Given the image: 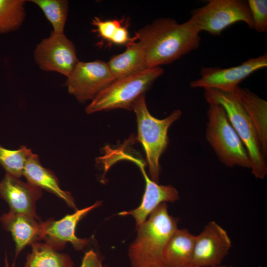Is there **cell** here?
<instances>
[{"mask_svg": "<svg viewBox=\"0 0 267 267\" xmlns=\"http://www.w3.org/2000/svg\"><path fill=\"white\" fill-rule=\"evenodd\" d=\"M102 204L97 201L90 206L77 210L72 214H68L61 219L55 221L50 218L41 222V240L56 251L63 249L68 242H70L74 249L81 250L87 246L89 239L78 237L75 230L78 222L90 211Z\"/></svg>", "mask_w": 267, "mask_h": 267, "instance_id": "cell-12", "label": "cell"}, {"mask_svg": "<svg viewBox=\"0 0 267 267\" xmlns=\"http://www.w3.org/2000/svg\"><path fill=\"white\" fill-rule=\"evenodd\" d=\"M161 67L148 68L136 74L115 80L86 108L88 114L115 109L133 110L135 101L163 73Z\"/></svg>", "mask_w": 267, "mask_h": 267, "instance_id": "cell-6", "label": "cell"}, {"mask_svg": "<svg viewBox=\"0 0 267 267\" xmlns=\"http://www.w3.org/2000/svg\"><path fill=\"white\" fill-rule=\"evenodd\" d=\"M243 106L253 121L259 137L262 148L267 155V102L255 93L239 86L231 91Z\"/></svg>", "mask_w": 267, "mask_h": 267, "instance_id": "cell-18", "label": "cell"}, {"mask_svg": "<svg viewBox=\"0 0 267 267\" xmlns=\"http://www.w3.org/2000/svg\"><path fill=\"white\" fill-rule=\"evenodd\" d=\"M247 3L251 12L253 30L259 33L267 31V0H248Z\"/></svg>", "mask_w": 267, "mask_h": 267, "instance_id": "cell-24", "label": "cell"}, {"mask_svg": "<svg viewBox=\"0 0 267 267\" xmlns=\"http://www.w3.org/2000/svg\"><path fill=\"white\" fill-rule=\"evenodd\" d=\"M179 220L170 215L166 203L159 205L136 228L137 236L129 249L131 267H165L163 253Z\"/></svg>", "mask_w": 267, "mask_h": 267, "instance_id": "cell-2", "label": "cell"}, {"mask_svg": "<svg viewBox=\"0 0 267 267\" xmlns=\"http://www.w3.org/2000/svg\"><path fill=\"white\" fill-rule=\"evenodd\" d=\"M200 33L190 18L182 23L160 18L138 30L134 38L142 47L148 69L170 64L198 48Z\"/></svg>", "mask_w": 267, "mask_h": 267, "instance_id": "cell-1", "label": "cell"}, {"mask_svg": "<svg viewBox=\"0 0 267 267\" xmlns=\"http://www.w3.org/2000/svg\"><path fill=\"white\" fill-rule=\"evenodd\" d=\"M23 267H73L74 263L67 254L54 250L46 244L36 242L31 245Z\"/></svg>", "mask_w": 267, "mask_h": 267, "instance_id": "cell-20", "label": "cell"}, {"mask_svg": "<svg viewBox=\"0 0 267 267\" xmlns=\"http://www.w3.org/2000/svg\"><path fill=\"white\" fill-rule=\"evenodd\" d=\"M231 246L227 231L215 221H210L196 235L191 265L199 267L221 266Z\"/></svg>", "mask_w": 267, "mask_h": 267, "instance_id": "cell-11", "label": "cell"}, {"mask_svg": "<svg viewBox=\"0 0 267 267\" xmlns=\"http://www.w3.org/2000/svg\"><path fill=\"white\" fill-rule=\"evenodd\" d=\"M228 267H233V266H228Z\"/></svg>", "mask_w": 267, "mask_h": 267, "instance_id": "cell-30", "label": "cell"}, {"mask_svg": "<svg viewBox=\"0 0 267 267\" xmlns=\"http://www.w3.org/2000/svg\"><path fill=\"white\" fill-rule=\"evenodd\" d=\"M206 138L221 162L228 167L250 169L246 149L229 122L223 108L209 104Z\"/></svg>", "mask_w": 267, "mask_h": 267, "instance_id": "cell-5", "label": "cell"}, {"mask_svg": "<svg viewBox=\"0 0 267 267\" xmlns=\"http://www.w3.org/2000/svg\"><path fill=\"white\" fill-rule=\"evenodd\" d=\"M0 221L15 242V258L26 246L41 240V221L31 216L9 211L0 217Z\"/></svg>", "mask_w": 267, "mask_h": 267, "instance_id": "cell-15", "label": "cell"}, {"mask_svg": "<svg viewBox=\"0 0 267 267\" xmlns=\"http://www.w3.org/2000/svg\"><path fill=\"white\" fill-rule=\"evenodd\" d=\"M115 80L107 63L79 61L67 77L65 86L70 94L85 102L92 100Z\"/></svg>", "mask_w": 267, "mask_h": 267, "instance_id": "cell-8", "label": "cell"}, {"mask_svg": "<svg viewBox=\"0 0 267 267\" xmlns=\"http://www.w3.org/2000/svg\"><path fill=\"white\" fill-rule=\"evenodd\" d=\"M196 235L186 228H178L169 239L164 251L165 267L191 265Z\"/></svg>", "mask_w": 267, "mask_h": 267, "instance_id": "cell-17", "label": "cell"}, {"mask_svg": "<svg viewBox=\"0 0 267 267\" xmlns=\"http://www.w3.org/2000/svg\"><path fill=\"white\" fill-rule=\"evenodd\" d=\"M25 0H0V34L18 30L26 17Z\"/></svg>", "mask_w": 267, "mask_h": 267, "instance_id": "cell-21", "label": "cell"}, {"mask_svg": "<svg viewBox=\"0 0 267 267\" xmlns=\"http://www.w3.org/2000/svg\"><path fill=\"white\" fill-rule=\"evenodd\" d=\"M267 67L266 53L229 68L203 67L200 70V78L191 81L190 86L231 92L251 74Z\"/></svg>", "mask_w": 267, "mask_h": 267, "instance_id": "cell-10", "label": "cell"}, {"mask_svg": "<svg viewBox=\"0 0 267 267\" xmlns=\"http://www.w3.org/2000/svg\"><path fill=\"white\" fill-rule=\"evenodd\" d=\"M135 39L128 43L126 50L112 57L107 63L116 80L126 78L147 69L145 55L140 43Z\"/></svg>", "mask_w": 267, "mask_h": 267, "instance_id": "cell-19", "label": "cell"}, {"mask_svg": "<svg viewBox=\"0 0 267 267\" xmlns=\"http://www.w3.org/2000/svg\"><path fill=\"white\" fill-rule=\"evenodd\" d=\"M80 267H102V266L98 255L91 250L86 254Z\"/></svg>", "mask_w": 267, "mask_h": 267, "instance_id": "cell-27", "label": "cell"}, {"mask_svg": "<svg viewBox=\"0 0 267 267\" xmlns=\"http://www.w3.org/2000/svg\"><path fill=\"white\" fill-rule=\"evenodd\" d=\"M32 154L31 149L24 145L16 150H10L0 145V166L6 174L20 178L23 176L25 164Z\"/></svg>", "mask_w": 267, "mask_h": 267, "instance_id": "cell-23", "label": "cell"}, {"mask_svg": "<svg viewBox=\"0 0 267 267\" xmlns=\"http://www.w3.org/2000/svg\"><path fill=\"white\" fill-rule=\"evenodd\" d=\"M204 96L209 104L222 106L232 126L247 151L250 169L255 178L264 179L267 175V165L255 125L246 110L231 92L205 89Z\"/></svg>", "mask_w": 267, "mask_h": 267, "instance_id": "cell-3", "label": "cell"}, {"mask_svg": "<svg viewBox=\"0 0 267 267\" xmlns=\"http://www.w3.org/2000/svg\"><path fill=\"white\" fill-rule=\"evenodd\" d=\"M91 23L96 28L95 31L98 35L110 42L119 28L122 26L121 20L103 21L98 17L93 18Z\"/></svg>", "mask_w": 267, "mask_h": 267, "instance_id": "cell-25", "label": "cell"}, {"mask_svg": "<svg viewBox=\"0 0 267 267\" xmlns=\"http://www.w3.org/2000/svg\"><path fill=\"white\" fill-rule=\"evenodd\" d=\"M38 5L51 23L54 34H64L66 22L69 1L66 0H32Z\"/></svg>", "mask_w": 267, "mask_h": 267, "instance_id": "cell-22", "label": "cell"}, {"mask_svg": "<svg viewBox=\"0 0 267 267\" xmlns=\"http://www.w3.org/2000/svg\"><path fill=\"white\" fill-rule=\"evenodd\" d=\"M196 267V266H191V265H190V266H187V267ZM228 267V266H226L225 265H221V266H217V267Z\"/></svg>", "mask_w": 267, "mask_h": 267, "instance_id": "cell-29", "label": "cell"}, {"mask_svg": "<svg viewBox=\"0 0 267 267\" xmlns=\"http://www.w3.org/2000/svg\"><path fill=\"white\" fill-rule=\"evenodd\" d=\"M36 63L44 71H52L67 77L79 62L74 43L64 34L52 33L43 39L34 51Z\"/></svg>", "mask_w": 267, "mask_h": 267, "instance_id": "cell-9", "label": "cell"}, {"mask_svg": "<svg viewBox=\"0 0 267 267\" xmlns=\"http://www.w3.org/2000/svg\"><path fill=\"white\" fill-rule=\"evenodd\" d=\"M133 40V38L129 37L126 27L122 25L119 28L110 42L119 45L127 44Z\"/></svg>", "mask_w": 267, "mask_h": 267, "instance_id": "cell-26", "label": "cell"}, {"mask_svg": "<svg viewBox=\"0 0 267 267\" xmlns=\"http://www.w3.org/2000/svg\"><path fill=\"white\" fill-rule=\"evenodd\" d=\"M4 267H10L9 264L7 256L6 255H5V258H4Z\"/></svg>", "mask_w": 267, "mask_h": 267, "instance_id": "cell-28", "label": "cell"}, {"mask_svg": "<svg viewBox=\"0 0 267 267\" xmlns=\"http://www.w3.org/2000/svg\"><path fill=\"white\" fill-rule=\"evenodd\" d=\"M133 110L136 117L137 138L145 152L150 179L158 183L161 171L160 158L169 143L168 131L170 127L180 118L181 112L179 110H175L163 119H157L148 110L145 94L135 101Z\"/></svg>", "mask_w": 267, "mask_h": 267, "instance_id": "cell-4", "label": "cell"}, {"mask_svg": "<svg viewBox=\"0 0 267 267\" xmlns=\"http://www.w3.org/2000/svg\"><path fill=\"white\" fill-rule=\"evenodd\" d=\"M191 19L201 32L220 35L226 28L238 22L251 29L253 24L247 1L242 0H210L191 12Z\"/></svg>", "mask_w": 267, "mask_h": 267, "instance_id": "cell-7", "label": "cell"}, {"mask_svg": "<svg viewBox=\"0 0 267 267\" xmlns=\"http://www.w3.org/2000/svg\"><path fill=\"white\" fill-rule=\"evenodd\" d=\"M42 194L40 187L6 173L0 181V197L7 203L9 211L31 216L38 221L36 203Z\"/></svg>", "mask_w": 267, "mask_h": 267, "instance_id": "cell-13", "label": "cell"}, {"mask_svg": "<svg viewBox=\"0 0 267 267\" xmlns=\"http://www.w3.org/2000/svg\"><path fill=\"white\" fill-rule=\"evenodd\" d=\"M23 176L28 182L55 194L63 199L69 207L77 209L71 194L60 187L56 177L51 171L41 165L37 154L33 153L27 160Z\"/></svg>", "mask_w": 267, "mask_h": 267, "instance_id": "cell-16", "label": "cell"}, {"mask_svg": "<svg viewBox=\"0 0 267 267\" xmlns=\"http://www.w3.org/2000/svg\"><path fill=\"white\" fill-rule=\"evenodd\" d=\"M145 181V188L139 206L134 209L119 213L122 216H132L135 221L136 228L141 225L149 215L163 203L174 202L179 199L178 190L172 185H159L151 180L140 165Z\"/></svg>", "mask_w": 267, "mask_h": 267, "instance_id": "cell-14", "label": "cell"}]
</instances>
